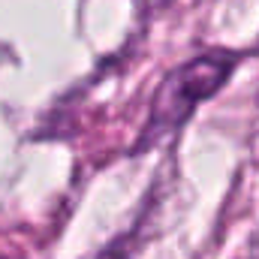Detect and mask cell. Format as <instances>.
<instances>
[{"mask_svg": "<svg viewBox=\"0 0 259 259\" xmlns=\"http://www.w3.org/2000/svg\"><path fill=\"white\" fill-rule=\"evenodd\" d=\"M136 244H139V229H130L124 235H118L109 247H103L94 259H130L133 250H136Z\"/></svg>", "mask_w": 259, "mask_h": 259, "instance_id": "2", "label": "cell"}, {"mask_svg": "<svg viewBox=\"0 0 259 259\" xmlns=\"http://www.w3.org/2000/svg\"><path fill=\"white\" fill-rule=\"evenodd\" d=\"M238 61H241V55H235V52H205L193 61L181 64L178 69H172L163 78V84L151 103L148 121L139 133V142L133 145V154L151 151L154 145H160L163 139L178 133L196 109L229 81Z\"/></svg>", "mask_w": 259, "mask_h": 259, "instance_id": "1", "label": "cell"}]
</instances>
